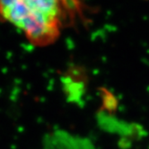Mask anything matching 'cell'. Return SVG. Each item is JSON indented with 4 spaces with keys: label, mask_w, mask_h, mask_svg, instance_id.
Masks as SVG:
<instances>
[{
    "label": "cell",
    "mask_w": 149,
    "mask_h": 149,
    "mask_svg": "<svg viewBox=\"0 0 149 149\" xmlns=\"http://www.w3.org/2000/svg\"><path fill=\"white\" fill-rule=\"evenodd\" d=\"M84 7L83 0H0V20L19 29L34 46L46 47L84 18Z\"/></svg>",
    "instance_id": "cell-1"
}]
</instances>
